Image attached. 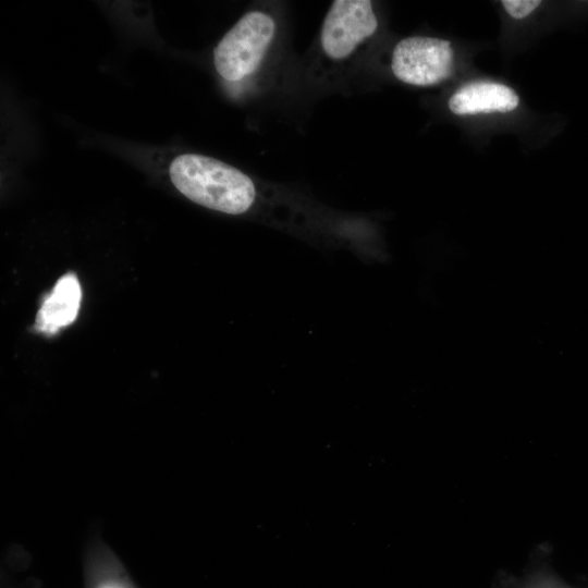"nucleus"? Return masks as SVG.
Here are the masks:
<instances>
[{
    "label": "nucleus",
    "instance_id": "1",
    "mask_svg": "<svg viewBox=\"0 0 588 588\" xmlns=\"http://www.w3.org/2000/svg\"><path fill=\"white\" fill-rule=\"evenodd\" d=\"M171 182L192 201L230 215L247 211L256 196L255 185L241 170L197 154L175 157L169 168Z\"/></svg>",
    "mask_w": 588,
    "mask_h": 588
},
{
    "label": "nucleus",
    "instance_id": "2",
    "mask_svg": "<svg viewBox=\"0 0 588 588\" xmlns=\"http://www.w3.org/2000/svg\"><path fill=\"white\" fill-rule=\"evenodd\" d=\"M275 32L273 19L264 12L246 13L213 50L217 72L228 82H237L260 64Z\"/></svg>",
    "mask_w": 588,
    "mask_h": 588
},
{
    "label": "nucleus",
    "instance_id": "3",
    "mask_svg": "<svg viewBox=\"0 0 588 588\" xmlns=\"http://www.w3.org/2000/svg\"><path fill=\"white\" fill-rule=\"evenodd\" d=\"M391 70L399 81L408 85H437L453 75V47L449 40L442 38H403L393 48Z\"/></svg>",
    "mask_w": 588,
    "mask_h": 588
},
{
    "label": "nucleus",
    "instance_id": "4",
    "mask_svg": "<svg viewBox=\"0 0 588 588\" xmlns=\"http://www.w3.org/2000/svg\"><path fill=\"white\" fill-rule=\"evenodd\" d=\"M378 19L368 0H335L322 24L320 42L332 60L348 57L365 39L375 34Z\"/></svg>",
    "mask_w": 588,
    "mask_h": 588
},
{
    "label": "nucleus",
    "instance_id": "5",
    "mask_svg": "<svg viewBox=\"0 0 588 588\" xmlns=\"http://www.w3.org/2000/svg\"><path fill=\"white\" fill-rule=\"evenodd\" d=\"M517 93L510 86L490 81H477L458 88L449 99L455 115L506 113L519 106Z\"/></svg>",
    "mask_w": 588,
    "mask_h": 588
},
{
    "label": "nucleus",
    "instance_id": "6",
    "mask_svg": "<svg viewBox=\"0 0 588 588\" xmlns=\"http://www.w3.org/2000/svg\"><path fill=\"white\" fill-rule=\"evenodd\" d=\"M82 291L75 274L63 275L44 301L37 318L39 331L54 334L60 328L72 323L79 309Z\"/></svg>",
    "mask_w": 588,
    "mask_h": 588
},
{
    "label": "nucleus",
    "instance_id": "7",
    "mask_svg": "<svg viewBox=\"0 0 588 588\" xmlns=\"http://www.w3.org/2000/svg\"><path fill=\"white\" fill-rule=\"evenodd\" d=\"M501 4L505 12L515 20H522L530 15L539 5V0H504Z\"/></svg>",
    "mask_w": 588,
    "mask_h": 588
},
{
    "label": "nucleus",
    "instance_id": "8",
    "mask_svg": "<svg viewBox=\"0 0 588 588\" xmlns=\"http://www.w3.org/2000/svg\"><path fill=\"white\" fill-rule=\"evenodd\" d=\"M526 588H540L536 573L526 581Z\"/></svg>",
    "mask_w": 588,
    "mask_h": 588
},
{
    "label": "nucleus",
    "instance_id": "9",
    "mask_svg": "<svg viewBox=\"0 0 588 588\" xmlns=\"http://www.w3.org/2000/svg\"><path fill=\"white\" fill-rule=\"evenodd\" d=\"M100 588H120V587L113 586V585H106V586H102Z\"/></svg>",
    "mask_w": 588,
    "mask_h": 588
}]
</instances>
